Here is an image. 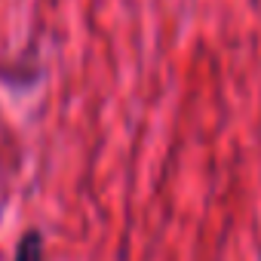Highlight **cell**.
Wrapping results in <instances>:
<instances>
[{"label":"cell","mask_w":261,"mask_h":261,"mask_svg":"<svg viewBox=\"0 0 261 261\" xmlns=\"http://www.w3.org/2000/svg\"><path fill=\"white\" fill-rule=\"evenodd\" d=\"M13 261H46V243H43V233L37 227L25 230L16 243V252H13Z\"/></svg>","instance_id":"cell-1"}]
</instances>
